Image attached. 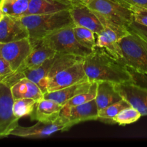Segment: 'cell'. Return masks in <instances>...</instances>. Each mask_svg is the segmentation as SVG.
<instances>
[{"label":"cell","instance_id":"cell-34","mask_svg":"<svg viewBox=\"0 0 147 147\" xmlns=\"http://www.w3.org/2000/svg\"><path fill=\"white\" fill-rule=\"evenodd\" d=\"M1 1H2V0H0V3H1Z\"/></svg>","mask_w":147,"mask_h":147},{"label":"cell","instance_id":"cell-14","mask_svg":"<svg viewBox=\"0 0 147 147\" xmlns=\"http://www.w3.org/2000/svg\"><path fill=\"white\" fill-rule=\"evenodd\" d=\"M69 11L76 26L89 29L96 35L100 34L103 30V25L100 18L85 4L79 1H74V4Z\"/></svg>","mask_w":147,"mask_h":147},{"label":"cell","instance_id":"cell-33","mask_svg":"<svg viewBox=\"0 0 147 147\" xmlns=\"http://www.w3.org/2000/svg\"><path fill=\"white\" fill-rule=\"evenodd\" d=\"M4 14L3 13L2 10H1V7H0V20L2 19V17H4Z\"/></svg>","mask_w":147,"mask_h":147},{"label":"cell","instance_id":"cell-30","mask_svg":"<svg viewBox=\"0 0 147 147\" xmlns=\"http://www.w3.org/2000/svg\"><path fill=\"white\" fill-rule=\"evenodd\" d=\"M128 30L131 32L136 33L139 34L142 37H143L144 40L147 41V27L142 24H139L136 22L134 21L128 27Z\"/></svg>","mask_w":147,"mask_h":147},{"label":"cell","instance_id":"cell-21","mask_svg":"<svg viewBox=\"0 0 147 147\" xmlns=\"http://www.w3.org/2000/svg\"><path fill=\"white\" fill-rule=\"evenodd\" d=\"M32 47V52L26 58L22 66L17 71L24 69H32L39 67L46 60L55 55L57 53L54 50L44 45L40 42L33 45Z\"/></svg>","mask_w":147,"mask_h":147},{"label":"cell","instance_id":"cell-31","mask_svg":"<svg viewBox=\"0 0 147 147\" xmlns=\"http://www.w3.org/2000/svg\"><path fill=\"white\" fill-rule=\"evenodd\" d=\"M9 63L2 57H0V82L13 73Z\"/></svg>","mask_w":147,"mask_h":147},{"label":"cell","instance_id":"cell-6","mask_svg":"<svg viewBox=\"0 0 147 147\" xmlns=\"http://www.w3.org/2000/svg\"><path fill=\"white\" fill-rule=\"evenodd\" d=\"M97 15L127 28L134 21V12L114 0H80Z\"/></svg>","mask_w":147,"mask_h":147},{"label":"cell","instance_id":"cell-8","mask_svg":"<svg viewBox=\"0 0 147 147\" xmlns=\"http://www.w3.org/2000/svg\"><path fill=\"white\" fill-rule=\"evenodd\" d=\"M70 129L67 119L60 116L57 120L50 123L37 121L33 126L24 127L20 125L10 134V136H15L25 139H42L52 136L59 131H67Z\"/></svg>","mask_w":147,"mask_h":147},{"label":"cell","instance_id":"cell-28","mask_svg":"<svg viewBox=\"0 0 147 147\" xmlns=\"http://www.w3.org/2000/svg\"><path fill=\"white\" fill-rule=\"evenodd\" d=\"M132 11L147 8V0H114Z\"/></svg>","mask_w":147,"mask_h":147},{"label":"cell","instance_id":"cell-36","mask_svg":"<svg viewBox=\"0 0 147 147\" xmlns=\"http://www.w3.org/2000/svg\"><path fill=\"white\" fill-rule=\"evenodd\" d=\"M77 1H80V0H77Z\"/></svg>","mask_w":147,"mask_h":147},{"label":"cell","instance_id":"cell-2","mask_svg":"<svg viewBox=\"0 0 147 147\" xmlns=\"http://www.w3.org/2000/svg\"><path fill=\"white\" fill-rule=\"evenodd\" d=\"M20 19L27 29L29 39L32 45L54 32L75 25L69 10L51 14L25 15Z\"/></svg>","mask_w":147,"mask_h":147},{"label":"cell","instance_id":"cell-1","mask_svg":"<svg viewBox=\"0 0 147 147\" xmlns=\"http://www.w3.org/2000/svg\"><path fill=\"white\" fill-rule=\"evenodd\" d=\"M83 67L90 82L109 81L114 84L133 82L127 67L102 47H95L84 57Z\"/></svg>","mask_w":147,"mask_h":147},{"label":"cell","instance_id":"cell-24","mask_svg":"<svg viewBox=\"0 0 147 147\" xmlns=\"http://www.w3.org/2000/svg\"><path fill=\"white\" fill-rule=\"evenodd\" d=\"M131 105L124 99L107 106L98 111V119L106 123H113V119L123 109L130 107Z\"/></svg>","mask_w":147,"mask_h":147},{"label":"cell","instance_id":"cell-35","mask_svg":"<svg viewBox=\"0 0 147 147\" xmlns=\"http://www.w3.org/2000/svg\"><path fill=\"white\" fill-rule=\"evenodd\" d=\"M71 1H75V0H71Z\"/></svg>","mask_w":147,"mask_h":147},{"label":"cell","instance_id":"cell-26","mask_svg":"<svg viewBox=\"0 0 147 147\" xmlns=\"http://www.w3.org/2000/svg\"><path fill=\"white\" fill-rule=\"evenodd\" d=\"M142 114L134 108L128 107L121 111L113 119V123H116L120 126L131 124L137 121L141 118Z\"/></svg>","mask_w":147,"mask_h":147},{"label":"cell","instance_id":"cell-12","mask_svg":"<svg viewBox=\"0 0 147 147\" xmlns=\"http://www.w3.org/2000/svg\"><path fill=\"white\" fill-rule=\"evenodd\" d=\"M116 90L131 106L142 114L147 116V88L134 82L115 84Z\"/></svg>","mask_w":147,"mask_h":147},{"label":"cell","instance_id":"cell-18","mask_svg":"<svg viewBox=\"0 0 147 147\" xmlns=\"http://www.w3.org/2000/svg\"><path fill=\"white\" fill-rule=\"evenodd\" d=\"M14 100L32 98L39 100L44 98V93L38 85L27 78H23L10 87Z\"/></svg>","mask_w":147,"mask_h":147},{"label":"cell","instance_id":"cell-5","mask_svg":"<svg viewBox=\"0 0 147 147\" xmlns=\"http://www.w3.org/2000/svg\"><path fill=\"white\" fill-rule=\"evenodd\" d=\"M74 26H68L54 32L40 42L57 53L86 57L93 50L87 48L78 42L73 31Z\"/></svg>","mask_w":147,"mask_h":147},{"label":"cell","instance_id":"cell-13","mask_svg":"<svg viewBox=\"0 0 147 147\" xmlns=\"http://www.w3.org/2000/svg\"><path fill=\"white\" fill-rule=\"evenodd\" d=\"M98 109L95 99L87 103L71 107L63 106L60 116L67 119L70 128L74 125L88 121L98 119Z\"/></svg>","mask_w":147,"mask_h":147},{"label":"cell","instance_id":"cell-11","mask_svg":"<svg viewBox=\"0 0 147 147\" xmlns=\"http://www.w3.org/2000/svg\"><path fill=\"white\" fill-rule=\"evenodd\" d=\"M32 48L29 38L7 43L0 42V57L5 59L9 63L13 71L15 72L22 66Z\"/></svg>","mask_w":147,"mask_h":147},{"label":"cell","instance_id":"cell-16","mask_svg":"<svg viewBox=\"0 0 147 147\" xmlns=\"http://www.w3.org/2000/svg\"><path fill=\"white\" fill-rule=\"evenodd\" d=\"M74 4L71 0H30L24 16L46 14L69 10Z\"/></svg>","mask_w":147,"mask_h":147},{"label":"cell","instance_id":"cell-23","mask_svg":"<svg viewBox=\"0 0 147 147\" xmlns=\"http://www.w3.org/2000/svg\"><path fill=\"white\" fill-rule=\"evenodd\" d=\"M37 100L32 98H20L14 100L13 113L17 119L31 116L34 111Z\"/></svg>","mask_w":147,"mask_h":147},{"label":"cell","instance_id":"cell-15","mask_svg":"<svg viewBox=\"0 0 147 147\" xmlns=\"http://www.w3.org/2000/svg\"><path fill=\"white\" fill-rule=\"evenodd\" d=\"M24 38H29V32L20 17L4 14L0 20V42H11Z\"/></svg>","mask_w":147,"mask_h":147},{"label":"cell","instance_id":"cell-29","mask_svg":"<svg viewBox=\"0 0 147 147\" xmlns=\"http://www.w3.org/2000/svg\"><path fill=\"white\" fill-rule=\"evenodd\" d=\"M127 67V70H129V73L131 76L132 80H133L134 83L147 88V75L136 71V70L131 68V67Z\"/></svg>","mask_w":147,"mask_h":147},{"label":"cell","instance_id":"cell-25","mask_svg":"<svg viewBox=\"0 0 147 147\" xmlns=\"http://www.w3.org/2000/svg\"><path fill=\"white\" fill-rule=\"evenodd\" d=\"M73 31L76 39L80 44L90 50L94 49L97 36L95 32L86 27L76 25L73 27Z\"/></svg>","mask_w":147,"mask_h":147},{"label":"cell","instance_id":"cell-10","mask_svg":"<svg viewBox=\"0 0 147 147\" xmlns=\"http://www.w3.org/2000/svg\"><path fill=\"white\" fill-rule=\"evenodd\" d=\"M83 60L84 58L53 76L47 83V93L60 90L78 83L89 81L83 67Z\"/></svg>","mask_w":147,"mask_h":147},{"label":"cell","instance_id":"cell-4","mask_svg":"<svg viewBox=\"0 0 147 147\" xmlns=\"http://www.w3.org/2000/svg\"><path fill=\"white\" fill-rule=\"evenodd\" d=\"M122 57L119 61L126 67L147 75V41L131 32L119 42Z\"/></svg>","mask_w":147,"mask_h":147},{"label":"cell","instance_id":"cell-3","mask_svg":"<svg viewBox=\"0 0 147 147\" xmlns=\"http://www.w3.org/2000/svg\"><path fill=\"white\" fill-rule=\"evenodd\" d=\"M83 58L73 55L57 53L55 55L46 60L39 67L24 69L17 72L22 78H27L37 83L45 94L47 93V83L53 76Z\"/></svg>","mask_w":147,"mask_h":147},{"label":"cell","instance_id":"cell-17","mask_svg":"<svg viewBox=\"0 0 147 147\" xmlns=\"http://www.w3.org/2000/svg\"><path fill=\"white\" fill-rule=\"evenodd\" d=\"M63 106L50 99L43 98L36 104L34 111L30 116L32 121L50 123L58 119Z\"/></svg>","mask_w":147,"mask_h":147},{"label":"cell","instance_id":"cell-19","mask_svg":"<svg viewBox=\"0 0 147 147\" xmlns=\"http://www.w3.org/2000/svg\"><path fill=\"white\" fill-rule=\"evenodd\" d=\"M92 83L93 82H83L55 91L47 92L45 93L44 98L53 100L63 106L69 100L77 95L88 91L91 87Z\"/></svg>","mask_w":147,"mask_h":147},{"label":"cell","instance_id":"cell-22","mask_svg":"<svg viewBox=\"0 0 147 147\" xmlns=\"http://www.w3.org/2000/svg\"><path fill=\"white\" fill-rule=\"evenodd\" d=\"M30 2V0H2L0 7L4 14L21 17L27 11Z\"/></svg>","mask_w":147,"mask_h":147},{"label":"cell","instance_id":"cell-7","mask_svg":"<svg viewBox=\"0 0 147 147\" xmlns=\"http://www.w3.org/2000/svg\"><path fill=\"white\" fill-rule=\"evenodd\" d=\"M98 17L103 24V30L96 36V47L104 48L111 55L119 60L122 57L119 42L123 37L129 34L130 31L127 28L111 22L100 16L98 15Z\"/></svg>","mask_w":147,"mask_h":147},{"label":"cell","instance_id":"cell-32","mask_svg":"<svg viewBox=\"0 0 147 147\" xmlns=\"http://www.w3.org/2000/svg\"><path fill=\"white\" fill-rule=\"evenodd\" d=\"M134 20L139 24L147 27V8L134 11Z\"/></svg>","mask_w":147,"mask_h":147},{"label":"cell","instance_id":"cell-20","mask_svg":"<svg viewBox=\"0 0 147 147\" xmlns=\"http://www.w3.org/2000/svg\"><path fill=\"white\" fill-rule=\"evenodd\" d=\"M122 99L123 98L116 90L114 83L109 81L97 82V92L95 100L99 111Z\"/></svg>","mask_w":147,"mask_h":147},{"label":"cell","instance_id":"cell-27","mask_svg":"<svg viewBox=\"0 0 147 147\" xmlns=\"http://www.w3.org/2000/svg\"><path fill=\"white\" fill-rule=\"evenodd\" d=\"M96 92H97V82H93L91 87L88 91L77 95L73 98L69 100L63 106L71 107V106H78V105L87 103V102L96 98Z\"/></svg>","mask_w":147,"mask_h":147},{"label":"cell","instance_id":"cell-9","mask_svg":"<svg viewBox=\"0 0 147 147\" xmlns=\"http://www.w3.org/2000/svg\"><path fill=\"white\" fill-rule=\"evenodd\" d=\"M14 100L9 86L0 82V139L10 136L19 125L20 119L13 113Z\"/></svg>","mask_w":147,"mask_h":147}]
</instances>
